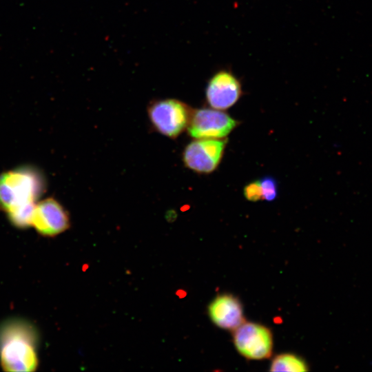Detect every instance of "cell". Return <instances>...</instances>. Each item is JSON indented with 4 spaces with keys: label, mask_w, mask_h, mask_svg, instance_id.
I'll list each match as a JSON object with an SVG mask.
<instances>
[{
    "label": "cell",
    "mask_w": 372,
    "mask_h": 372,
    "mask_svg": "<svg viewBox=\"0 0 372 372\" xmlns=\"http://www.w3.org/2000/svg\"><path fill=\"white\" fill-rule=\"evenodd\" d=\"M32 225L40 234L54 236L70 227L69 214L55 198H47L37 202Z\"/></svg>",
    "instance_id": "7"
},
{
    "label": "cell",
    "mask_w": 372,
    "mask_h": 372,
    "mask_svg": "<svg viewBox=\"0 0 372 372\" xmlns=\"http://www.w3.org/2000/svg\"><path fill=\"white\" fill-rule=\"evenodd\" d=\"M147 113L154 128L170 138H176L187 128L192 114L187 104L173 99L153 102Z\"/></svg>",
    "instance_id": "3"
},
{
    "label": "cell",
    "mask_w": 372,
    "mask_h": 372,
    "mask_svg": "<svg viewBox=\"0 0 372 372\" xmlns=\"http://www.w3.org/2000/svg\"><path fill=\"white\" fill-rule=\"evenodd\" d=\"M45 180L30 167L15 168L0 175V208L7 214L37 203L45 190Z\"/></svg>",
    "instance_id": "2"
},
{
    "label": "cell",
    "mask_w": 372,
    "mask_h": 372,
    "mask_svg": "<svg viewBox=\"0 0 372 372\" xmlns=\"http://www.w3.org/2000/svg\"><path fill=\"white\" fill-rule=\"evenodd\" d=\"M260 180L262 199L267 201H273L278 195V185L275 178L271 176H265Z\"/></svg>",
    "instance_id": "11"
},
{
    "label": "cell",
    "mask_w": 372,
    "mask_h": 372,
    "mask_svg": "<svg viewBox=\"0 0 372 372\" xmlns=\"http://www.w3.org/2000/svg\"><path fill=\"white\" fill-rule=\"evenodd\" d=\"M233 342L238 353L249 360L267 359L272 353V333L260 324L245 321L233 330Z\"/></svg>",
    "instance_id": "4"
},
{
    "label": "cell",
    "mask_w": 372,
    "mask_h": 372,
    "mask_svg": "<svg viewBox=\"0 0 372 372\" xmlns=\"http://www.w3.org/2000/svg\"><path fill=\"white\" fill-rule=\"evenodd\" d=\"M238 125V121L223 110L201 108L192 112L187 132L194 138H225Z\"/></svg>",
    "instance_id": "5"
},
{
    "label": "cell",
    "mask_w": 372,
    "mask_h": 372,
    "mask_svg": "<svg viewBox=\"0 0 372 372\" xmlns=\"http://www.w3.org/2000/svg\"><path fill=\"white\" fill-rule=\"evenodd\" d=\"M270 366L271 371L300 372L308 371L307 364L301 358L288 353L276 356Z\"/></svg>",
    "instance_id": "10"
},
{
    "label": "cell",
    "mask_w": 372,
    "mask_h": 372,
    "mask_svg": "<svg viewBox=\"0 0 372 372\" xmlns=\"http://www.w3.org/2000/svg\"><path fill=\"white\" fill-rule=\"evenodd\" d=\"M243 194L249 201L256 202L262 199V191L260 180L248 183L243 189Z\"/></svg>",
    "instance_id": "12"
},
{
    "label": "cell",
    "mask_w": 372,
    "mask_h": 372,
    "mask_svg": "<svg viewBox=\"0 0 372 372\" xmlns=\"http://www.w3.org/2000/svg\"><path fill=\"white\" fill-rule=\"evenodd\" d=\"M37 334L32 326L10 320L0 327V362L4 371L29 372L38 366Z\"/></svg>",
    "instance_id": "1"
},
{
    "label": "cell",
    "mask_w": 372,
    "mask_h": 372,
    "mask_svg": "<svg viewBox=\"0 0 372 372\" xmlns=\"http://www.w3.org/2000/svg\"><path fill=\"white\" fill-rule=\"evenodd\" d=\"M242 94L241 84L230 71L222 70L209 79L205 90L206 100L214 109L225 110L237 103Z\"/></svg>",
    "instance_id": "8"
},
{
    "label": "cell",
    "mask_w": 372,
    "mask_h": 372,
    "mask_svg": "<svg viewBox=\"0 0 372 372\" xmlns=\"http://www.w3.org/2000/svg\"><path fill=\"white\" fill-rule=\"evenodd\" d=\"M226 144L223 138H196L184 149L183 163L195 172L209 174L220 164Z\"/></svg>",
    "instance_id": "6"
},
{
    "label": "cell",
    "mask_w": 372,
    "mask_h": 372,
    "mask_svg": "<svg viewBox=\"0 0 372 372\" xmlns=\"http://www.w3.org/2000/svg\"><path fill=\"white\" fill-rule=\"evenodd\" d=\"M208 311L211 321L221 329L233 331L245 321L242 304L233 295L217 296Z\"/></svg>",
    "instance_id": "9"
}]
</instances>
